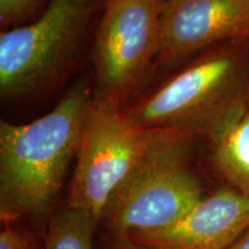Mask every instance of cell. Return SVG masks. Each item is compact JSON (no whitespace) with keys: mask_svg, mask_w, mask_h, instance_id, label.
<instances>
[{"mask_svg":"<svg viewBox=\"0 0 249 249\" xmlns=\"http://www.w3.org/2000/svg\"><path fill=\"white\" fill-rule=\"evenodd\" d=\"M92 91L80 83L49 113L29 124H0L2 220L43 216L79 151Z\"/></svg>","mask_w":249,"mask_h":249,"instance_id":"1","label":"cell"},{"mask_svg":"<svg viewBox=\"0 0 249 249\" xmlns=\"http://www.w3.org/2000/svg\"><path fill=\"white\" fill-rule=\"evenodd\" d=\"M249 104V38L205 50L147 97L124 110L147 129H182L213 139Z\"/></svg>","mask_w":249,"mask_h":249,"instance_id":"2","label":"cell"},{"mask_svg":"<svg viewBox=\"0 0 249 249\" xmlns=\"http://www.w3.org/2000/svg\"><path fill=\"white\" fill-rule=\"evenodd\" d=\"M195 139L182 129H155L147 152L103 214L111 233L133 235L163 229L203 197L191 163Z\"/></svg>","mask_w":249,"mask_h":249,"instance_id":"3","label":"cell"},{"mask_svg":"<svg viewBox=\"0 0 249 249\" xmlns=\"http://www.w3.org/2000/svg\"><path fill=\"white\" fill-rule=\"evenodd\" d=\"M104 0H49L34 22L0 36V91L14 98L50 85L79 51Z\"/></svg>","mask_w":249,"mask_h":249,"instance_id":"4","label":"cell"},{"mask_svg":"<svg viewBox=\"0 0 249 249\" xmlns=\"http://www.w3.org/2000/svg\"><path fill=\"white\" fill-rule=\"evenodd\" d=\"M166 0H104L93 44L95 107L123 110L160 57Z\"/></svg>","mask_w":249,"mask_h":249,"instance_id":"5","label":"cell"},{"mask_svg":"<svg viewBox=\"0 0 249 249\" xmlns=\"http://www.w3.org/2000/svg\"><path fill=\"white\" fill-rule=\"evenodd\" d=\"M155 129L142 128L124 110L92 103L82 133L67 205L101 220L111 198L147 152Z\"/></svg>","mask_w":249,"mask_h":249,"instance_id":"6","label":"cell"},{"mask_svg":"<svg viewBox=\"0 0 249 249\" xmlns=\"http://www.w3.org/2000/svg\"><path fill=\"white\" fill-rule=\"evenodd\" d=\"M249 38V0H166L160 58H186L233 39Z\"/></svg>","mask_w":249,"mask_h":249,"instance_id":"7","label":"cell"},{"mask_svg":"<svg viewBox=\"0 0 249 249\" xmlns=\"http://www.w3.org/2000/svg\"><path fill=\"white\" fill-rule=\"evenodd\" d=\"M249 227V198L218 189L178 220L156 231L127 235L148 249H226Z\"/></svg>","mask_w":249,"mask_h":249,"instance_id":"8","label":"cell"},{"mask_svg":"<svg viewBox=\"0 0 249 249\" xmlns=\"http://www.w3.org/2000/svg\"><path fill=\"white\" fill-rule=\"evenodd\" d=\"M209 144L210 160L218 176L227 187L249 198V104Z\"/></svg>","mask_w":249,"mask_h":249,"instance_id":"9","label":"cell"},{"mask_svg":"<svg viewBox=\"0 0 249 249\" xmlns=\"http://www.w3.org/2000/svg\"><path fill=\"white\" fill-rule=\"evenodd\" d=\"M98 220L87 211L70 205L54 213L49 222L45 249H92Z\"/></svg>","mask_w":249,"mask_h":249,"instance_id":"10","label":"cell"},{"mask_svg":"<svg viewBox=\"0 0 249 249\" xmlns=\"http://www.w3.org/2000/svg\"><path fill=\"white\" fill-rule=\"evenodd\" d=\"M42 0H0V23L11 26L26 18Z\"/></svg>","mask_w":249,"mask_h":249,"instance_id":"11","label":"cell"},{"mask_svg":"<svg viewBox=\"0 0 249 249\" xmlns=\"http://www.w3.org/2000/svg\"><path fill=\"white\" fill-rule=\"evenodd\" d=\"M0 249H38V247L30 233L7 226L0 233Z\"/></svg>","mask_w":249,"mask_h":249,"instance_id":"12","label":"cell"},{"mask_svg":"<svg viewBox=\"0 0 249 249\" xmlns=\"http://www.w3.org/2000/svg\"><path fill=\"white\" fill-rule=\"evenodd\" d=\"M107 249H148V248L139 245L138 242L132 240L129 236L111 233V236L107 240Z\"/></svg>","mask_w":249,"mask_h":249,"instance_id":"13","label":"cell"},{"mask_svg":"<svg viewBox=\"0 0 249 249\" xmlns=\"http://www.w3.org/2000/svg\"><path fill=\"white\" fill-rule=\"evenodd\" d=\"M226 249H249V227Z\"/></svg>","mask_w":249,"mask_h":249,"instance_id":"14","label":"cell"}]
</instances>
